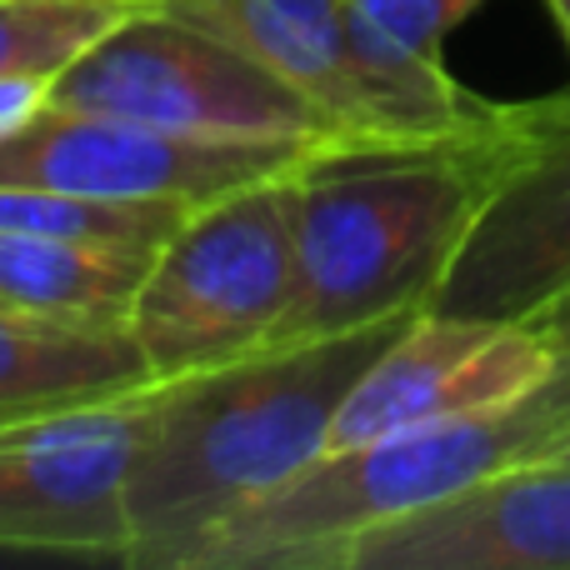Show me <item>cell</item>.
Segmentation results:
<instances>
[{"instance_id":"obj_7","label":"cell","mask_w":570,"mask_h":570,"mask_svg":"<svg viewBox=\"0 0 570 570\" xmlns=\"http://www.w3.org/2000/svg\"><path fill=\"white\" fill-rule=\"evenodd\" d=\"M570 291V90L511 116L495 186L431 291V315L521 325Z\"/></svg>"},{"instance_id":"obj_5","label":"cell","mask_w":570,"mask_h":570,"mask_svg":"<svg viewBox=\"0 0 570 570\" xmlns=\"http://www.w3.org/2000/svg\"><path fill=\"white\" fill-rule=\"evenodd\" d=\"M295 305L291 170L196 206L156 250L130 305L150 381L276 345Z\"/></svg>"},{"instance_id":"obj_8","label":"cell","mask_w":570,"mask_h":570,"mask_svg":"<svg viewBox=\"0 0 570 570\" xmlns=\"http://www.w3.org/2000/svg\"><path fill=\"white\" fill-rule=\"evenodd\" d=\"M315 150L261 140H200L120 116L40 106L0 136V186H36L90 200L206 206L250 180L285 176Z\"/></svg>"},{"instance_id":"obj_11","label":"cell","mask_w":570,"mask_h":570,"mask_svg":"<svg viewBox=\"0 0 570 570\" xmlns=\"http://www.w3.org/2000/svg\"><path fill=\"white\" fill-rule=\"evenodd\" d=\"M325 570H570V461L541 455L351 535Z\"/></svg>"},{"instance_id":"obj_1","label":"cell","mask_w":570,"mask_h":570,"mask_svg":"<svg viewBox=\"0 0 570 570\" xmlns=\"http://www.w3.org/2000/svg\"><path fill=\"white\" fill-rule=\"evenodd\" d=\"M405 321L411 315L345 335L276 341L150 385V415L126 475V566L196 570L230 515L331 445L341 401Z\"/></svg>"},{"instance_id":"obj_2","label":"cell","mask_w":570,"mask_h":570,"mask_svg":"<svg viewBox=\"0 0 570 570\" xmlns=\"http://www.w3.org/2000/svg\"><path fill=\"white\" fill-rule=\"evenodd\" d=\"M515 106L431 146H335L291 170L295 305L281 341L421 315L505 156Z\"/></svg>"},{"instance_id":"obj_6","label":"cell","mask_w":570,"mask_h":570,"mask_svg":"<svg viewBox=\"0 0 570 570\" xmlns=\"http://www.w3.org/2000/svg\"><path fill=\"white\" fill-rule=\"evenodd\" d=\"M46 106L120 116L170 136L261 140V146L335 150V126L256 56L216 30L160 10L156 0L96 40L56 76Z\"/></svg>"},{"instance_id":"obj_15","label":"cell","mask_w":570,"mask_h":570,"mask_svg":"<svg viewBox=\"0 0 570 570\" xmlns=\"http://www.w3.org/2000/svg\"><path fill=\"white\" fill-rule=\"evenodd\" d=\"M481 6H491V0H345V10L371 36L421 60H441L445 36L465 26Z\"/></svg>"},{"instance_id":"obj_13","label":"cell","mask_w":570,"mask_h":570,"mask_svg":"<svg viewBox=\"0 0 570 570\" xmlns=\"http://www.w3.org/2000/svg\"><path fill=\"white\" fill-rule=\"evenodd\" d=\"M156 250L80 236H0V305L80 321H126Z\"/></svg>"},{"instance_id":"obj_12","label":"cell","mask_w":570,"mask_h":570,"mask_svg":"<svg viewBox=\"0 0 570 570\" xmlns=\"http://www.w3.org/2000/svg\"><path fill=\"white\" fill-rule=\"evenodd\" d=\"M150 365L126 321L0 305V425L146 391Z\"/></svg>"},{"instance_id":"obj_9","label":"cell","mask_w":570,"mask_h":570,"mask_svg":"<svg viewBox=\"0 0 570 570\" xmlns=\"http://www.w3.org/2000/svg\"><path fill=\"white\" fill-rule=\"evenodd\" d=\"M146 415L150 385L120 401L0 425V551L126 566V475Z\"/></svg>"},{"instance_id":"obj_18","label":"cell","mask_w":570,"mask_h":570,"mask_svg":"<svg viewBox=\"0 0 570 570\" xmlns=\"http://www.w3.org/2000/svg\"><path fill=\"white\" fill-rule=\"evenodd\" d=\"M546 10H551V20H556V30H561V40L570 46V0H541Z\"/></svg>"},{"instance_id":"obj_10","label":"cell","mask_w":570,"mask_h":570,"mask_svg":"<svg viewBox=\"0 0 570 570\" xmlns=\"http://www.w3.org/2000/svg\"><path fill=\"white\" fill-rule=\"evenodd\" d=\"M551 371L556 351L531 325L421 311L351 385L325 451L505 411L531 401Z\"/></svg>"},{"instance_id":"obj_16","label":"cell","mask_w":570,"mask_h":570,"mask_svg":"<svg viewBox=\"0 0 570 570\" xmlns=\"http://www.w3.org/2000/svg\"><path fill=\"white\" fill-rule=\"evenodd\" d=\"M521 325H531V331L541 335V341L551 345L556 355H570V291H566V295H556L551 305H541L535 315H525Z\"/></svg>"},{"instance_id":"obj_4","label":"cell","mask_w":570,"mask_h":570,"mask_svg":"<svg viewBox=\"0 0 570 570\" xmlns=\"http://www.w3.org/2000/svg\"><path fill=\"white\" fill-rule=\"evenodd\" d=\"M160 10L216 30L301 90L345 146H431L475 136L505 106L465 90L445 60L385 46L345 0H156Z\"/></svg>"},{"instance_id":"obj_17","label":"cell","mask_w":570,"mask_h":570,"mask_svg":"<svg viewBox=\"0 0 570 570\" xmlns=\"http://www.w3.org/2000/svg\"><path fill=\"white\" fill-rule=\"evenodd\" d=\"M535 401L556 415L561 435H570V355H556V371H551V381L535 391ZM561 435H556V441H561Z\"/></svg>"},{"instance_id":"obj_19","label":"cell","mask_w":570,"mask_h":570,"mask_svg":"<svg viewBox=\"0 0 570 570\" xmlns=\"http://www.w3.org/2000/svg\"><path fill=\"white\" fill-rule=\"evenodd\" d=\"M546 455H556V461H570V435H561V441H556Z\"/></svg>"},{"instance_id":"obj_14","label":"cell","mask_w":570,"mask_h":570,"mask_svg":"<svg viewBox=\"0 0 570 570\" xmlns=\"http://www.w3.org/2000/svg\"><path fill=\"white\" fill-rule=\"evenodd\" d=\"M150 0H0V80L56 86L106 30Z\"/></svg>"},{"instance_id":"obj_3","label":"cell","mask_w":570,"mask_h":570,"mask_svg":"<svg viewBox=\"0 0 570 570\" xmlns=\"http://www.w3.org/2000/svg\"><path fill=\"white\" fill-rule=\"evenodd\" d=\"M556 435V415L531 395L471 421L321 451L285 485L230 515L200 551L196 570H325L351 535L465 491L491 471L541 461Z\"/></svg>"}]
</instances>
